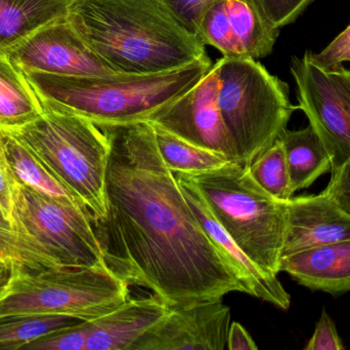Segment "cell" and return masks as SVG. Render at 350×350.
<instances>
[{
	"label": "cell",
	"mask_w": 350,
	"mask_h": 350,
	"mask_svg": "<svg viewBox=\"0 0 350 350\" xmlns=\"http://www.w3.org/2000/svg\"><path fill=\"white\" fill-rule=\"evenodd\" d=\"M107 215L94 222L109 268L170 308L244 293L158 149L150 121L102 125Z\"/></svg>",
	"instance_id": "1"
},
{
	"label": "cell",
	"mask_w": 350,
	"mask_h": 350,
	"mask_svg": "<svg viewBox=\"0 0 350 350\" xmlns=\"http://www.w3.org/2000/svg\"><path fill=\"white\" fill-rule=\"evenodd\" d=\"M67 20L115 73H160L208 58L161 0H73Z\"/></svg>",
	"instance_id": "2"
},
{
	"label": "cell",
	"mask_w": 350,
	"mask_h": 350,
	"mask_svg": "<svg viewBox=\"0 0 350 350\" xmlns=\"http://www.w3.org/2000/svg\"><path fill=\"white\" fill-rule=\"evenodd\" d=\"M211 67L208 57L160 73L24 74L42 104L77 113L102 127L151 121L195 86Z\"/></svg>",
	"instance_id": "3"
},
{
	"label": "cell",
	"mask_w": 350,
	"mask_h": 350,
	"mask_svg": "<svg viewBox=\"0 0 350 350\" xmlns=\"http://www.w3.org/2000/svg\"><path fill=\"white\" fill-rule=\"evenodd\" d=\"M175 175L197 189L218 223L255 264L269 275H279L287 226L286 201L261 188L249 166L228 162L210 172Z\"/></svg>",
	"instance_id": "4"
},
{
	"label": "cell",
	"mask_w": 350,
	"mask_h": 350,
	"mask_svg": "<svg viewBox=\"0 0 350 350\" xmlns=\"http://www.w3.org/2000/svg\"><path fill=\"white\" fill-rule=\"evenodd\" d=\"M40 116L12 131L47 170L88 208L94 222L107 215L106 177L110 143L86 117L43 104Z\"/></svg>",
	"instance_id": "5"
},
{
	"label": "cell",
	"mask_w": 350,
	"mask_h": 350,
	"mask_svg": "<svg viewBox=\"0 0 350 350\" xmlns=\"http://www.w3.org/2000/svg\"><path fill=\"white\" fill-rule=\"evenodd\" d=\"M216 66L218 105L237 162L250 166L279 139L298 107L290 101L289 86L257 60L224 57Z\"/></svg>",
	"instance_id": "6"
},
{
	"label": "cell",
	"mask_w": 350,
	"mask_h": 350,
	"mask_svg": "<svg viewBox=\"0 0 350 350\" xmlns=\"http://www.w3.org/2000/svg\"><path fill=\"white\" fill-rule=\"evenodd\" d=\"M131 286L108 265L12 273L0 294V316H67L92 321L129 296Z\"/></svg>",
	"instance_id": "7"
},
{
	"label": "cell",
	"mask_w": 350,
	"mask_h": 350,
	"mask_svg": "<svg viewBox=\"0 0 350 350\" xmlns=\"http://www.w3.org/2000/svg\"><path fill=\"white\" fill-rule=\"evenodd\" d=\"M10 227L43 268L106 266L88 210L16 181Z\"/></svg>",
	"instance_id": "8"
},
{
	"label": "cell",
	"mask_w": 350,
	"mask_h": 350,
	"mask_svg": "<svg viewBox=\"0 0 350 350\" xmlns=\"http://www.w3.org/2000/svg\"><path fill=\"white\" fill-rule=\"evenodd\" d=\"M298 109L318 134L331 158V175L350 156V70H326L304 57L292 58Z\"/></svg>",
	"instance_id": "9"
},
{
	"label": "cell",
	"mask_w": 350,
	"mask_h": 350,
	"mask_svg": "<svg viewBox=\"0 0 350 350\" xmlns=\"http://www.w3.org/2000/svg\"><path fill=\"white\" fill-rule=\"evenodd\" d=\"M279 33L258 0H217L204 14L198 37L224 58L257 60L271 53Z\"/></svg>",
	"instance_id": "10"
},
{
	"label": "cell",
	"mask_w": 350,
	"mask_h": 350,
	"mask_svg": "<svg viewBox=\"0 0 350 350\" xmlns=\"http://www.w3.org/2000/svg\"><path fill=\"white\" fill-rule=\"evenodd\" d=\"M4 53L24 73L59 76L115 73L86 45L67 18L42 27Z\"/></svg>",
	"instance_id": "11"
},
{
	"label": "cell",
	"mask_w": 350,
	"mask_h": 350,
	"mask_svg": "<svg viewBox=\"0 0 350 350\" xmlns=\"http://www.w3.org/2000/svg\"><path fill=\"white\" fill-rule=\"evenodd\" d=\"M218 88L215 64L195 86L150 121L189 143L237 162L236 149L218 105Z\"/></svg>",
	"instance_id": "12"
},
{
	"label": "cell",
	"mask_w": 350,
	"mask_h": 350,
	"mask_svg": "<svg viewBox=\"0 0 350 350\" xmlns=\"http://www.w3.org/2000/svg\"><path fill=\"white\" fill-rule=\"evenodd\" d=\"M230 324V308L221 300L170 308L131 350H224Z\"/></svg>",
	"instance_id": "13"
},
{
	"label": "cell",
	"mask_w": 350,
	"mask_h": 350,
	"mask_svg": "<svg viewBox=\"0 0 350 350\" xmlns=\"http://www.w3.org/2000/svg\"><path fill=\"white\" fill-rule=\"evenodd\" d=\"M175 177L198 221L238 277L244 293L269 302L280 310H289L291 297L284 289L278 275H269L255 264L218 223L197 189L178 175H175Z\"/></svg>",
	"instance_id": "14"
},
{
	"label": "cell",
	"mask_w": 350,
	"mask_h": 350,
	"mask_svg": "<svg viewBox=\"0 0 350 350\" xmlns=\"http://www.w3.org/2000/svg\"><path fill=\"white\" fill-rule=\"evenodd\" d=\"M287 226L282 256L350 240V214L324 193L286 201Z\"/></svg>",
	"instance_id": "15"
},
{
	"label": "cell",
	"mask_w": 350,
	"mask_h": 350,
	"mask_svg": "<svg viewBox=\"0 0 350 350\" xmlns=\"http://www.w3.org/2000/svg\"><path fill=\"white\" fill-rule=\"evenodd\" d=\"M157 296L131 298L104 316L90 321L85 350H131L170 310Z\"/></svg>",
	"instance_id": "16"
},
{
	"label": "cell",
	"mask_w": 350,
	"mask_h": 350,
	"mask_svg": "<svg viewBox=\"0 0 350 350\" xmlns=\"http://www.w3.org/2000/svg\"><path fill=\"white\" fill-rule=\"evenodd\" d=\"M282 271L312 291L332 296L350 293V240L283 257Z\"/></svg>",
	"instance_id": "17"
},
{
	"label": "cell",
	"mask_w": 350,
	"mask_h": 350,
	"mask_svg": "<svg viewBox=\"0 0 350 350\" xmlns=\"http://www.w3.org/2000/svg\"><path fill=\"white\" fill-rule=\"evenodd\" d=\"M73 0H0V53L67 18Z\"/></svg>",
	"instance_id": "18"
},
{
	"label": "cell",
	"mask_w": 350,
	"mask_h": 350,
	"mask_svg": "<svg viewBox=\"0 0 350 350\" xmlns=\"http://www.w3.org/2000/svg\"><path fill=\"white\" fill-rule=\"evenodd\" d=\"M0 147L18 182L51 199L88 210L12 131L4 127H0Z\"/></svg>",
	"instance_id": "19"
},
{
	"label": "cell",
	"mask_w": 350,
	"mask_h": 350,
	"mask_svg": "<svg viewBox=\"0 0 350 350\" xmlns=\"http://www.w3.org/2000/svg\"><path fill=\"white\" fill-rule=\"evenodd\" d=\"M279 139L285 148L293 193L331 172L330 155L312 125L297 131L286 129Z\"/></svg>",
	"instance_id": "20"
},
{
	"label": "cell",
	"mask_w": 350,
	"mask_h": 350,
	"mask_svg": "<svg viewBox=\"0 0 350 350\" xmlns=\"http://www.w3.org/2000/svg\"><path fill=\"white\" fill-rule=\"evenodd\" d=\"M42 102L24 72L0 53V127L16 129L40 116Z\"/></svg>",
	"instance_id": "21"
},
{
	"label": "cell",
	"mask_w": 350,
	"mask_h": 350,
	"mask_svg": "<svg viewBox=\"0 0 350 350\" xmlns=\"http://www.w3.org/2000/svg\"><path fill=\"white\" fill-rule=\"evenodd\" d=\"M151 123V121H150ZM155 131L158 149L166 166L174 173L199 174L217 170L230 160L226 155L189 143L151 123Z\"/></svg>",
	"instance_id": "22"
},
{
	"label": "cell",
	"mask_w": 350,
	"mask_h": 350,
	"mask_svg": "<svg viewBox=\"0 0 350 350\" xmlns=\"http://www.w3.org/2000/svg\"><path fill=\"white\" fill-rule=\"evenodd\" d=\"M83 322L67 316H0V350L24 349L37 339Z\"/></svg>",
	"instance_id": "23"
},
{
	"label": "cell",
	"mask_w": 350,
	"mask_h": 350,
	"mask_svg": "<svg viewBox=\"0 0 350 350\" xmlns=\"http://www.w3.org/2000/svg\"><path fill=\"white\" fill-rule=\"evenodd\" d=\"M251 176L269 195L282 201L293 197L283 142L278 139L249 166Z\"/></svg>",
	"instance_id": "24"
},
{
	"label": "cell",
	"mask_w": 350,
	"mask_h": 350,
	"mask_svg": "<svg viewBox=\"0 0 350 350\" xmlns=\"http://www.w3.org/2000/svg\"><path fill=\"white\" fill-rule=\"evenodd\" d=\"M0 261L12 273L27 271H41L43 268L31 254L16 232L0 215Z\"/></svg>",
	"instance_id": "25"
},
{
	"label": "cell",
	"mask_w": 350,
	"mask_h": 350,
	"mask_svg": "<svg viewBox=\"0 0 350 350\" xmlns=\"http://www.w3.org/2000/svg\"><path fill=\"white\" fill-rule=\"evenodd\" d=\"M90 334V321H85L77 326L37 339L24 349L85 350Z\"/></svg>",
	"instance_id": "26"
},
{
	"label": "cell",
	"mask_w": 350,
	"mask_h": 350,
	"mask_svg": "<svg viewBox=\"0 0 350 350\" xmlns=\"http://www.w3.org/2000/svg\"><path fill=\"white\" fill-rule=\"evenodd\" d=\"M191 34L198 36L202 18L217 0H161Z\"/></svg>",
	"instance_id": "27"
},
{
	"label": "cell",
	"mask_w": 350,
	"mask_h": 350,
	"mask_svg": "<svg viewBox=\"0 0 350 350\" xmlns=\"http://www.w3.org/2000/svg\"><path fill=\"white\" fill-rule=\"evenodd\" d=\"M310 61L326 70L337 69L350 62V25L331 41L321 53L306 51Z\"/></svg>",
	"instance_id": "28"
},
{
	"label": "cell",
	"mask_w": 350,
	"mask_h": 350,
	"mask_svg": "<svg viewBox=\"0 0 350 350\" xmlns=\"http://www.w3.org/2000/svg\"><path fill=\"white\" fill-rule=\"evenodd\" d=\"M267 18L278 28L295 22L314 0H258Z\"/></svg>",
	"instance_id": "29"
},
{
	"label": "cell",
	"mask_w": 350,
	"mask_h": 350,
	"mask_svg": "<svg viewBox=\"0 0 350 350\" xmlns=\"http://www.w3.org/2000/svg\"><path fill=\"white\" fill-rule=\"evenodd\" d=\"M306 350H343L342 339L337 332L336 325L326 310H323L314 335L304 347Z\"/></svg>",
	"instance_id": "30"
},
{
	"label": "cell",
	"mask_w": 350,
	"mask_h": 350,
	"mask_svg": "<svg viewBox=\"0 0 350 350\" xmlns=\"http://www.w3.org/2000/svg\"><path fill=\"white\" fill-rule=\"evenodd\" d=\"M322 193L350 214V156L335 174L331 175L330 182Z\"/></svg>",
	"instance_id": "31"
},
{
	"label": "cell",
	"mask_w": 350,
	"mask_h": 350,
	"mask_svg": "<svg viewBox=\"0 0 350 350\" xmlns=\"http://www.w3.org/2000/svg\"><path fill=\"white\" fill-rule=\"evenodd\" d=\"M16 178L12 175L3 151L0 147V215L10 223L12 207H14V191Z\"/></svg>",
	"instance_id": "32"
},
{
	"label": "cell",
	"mask_w": 350,
	"mask_h": 350,
	"mask_svg": "<svg viewBox=\"0 0 350 350\" xmlns=\"http://www.w3.org/2000/svg\"><path fill=\"white\" fill-rule=\"evenodd\" d=\"M226 349L230 350H257L255 341L248 331L237 322H232L228 329Z\"/></svg>",
	"instance_id": "33"
},
{
	"label": "cell",
	"mask_w": 350,
	"mask_h": 350,
	"mask_svg": "<svg viewBox=\"0 0 350 350\" xmlns=\"http://www.w3.org/2000/svg\"><path fill=\"white\" fill-rule=\"evenodd\" d=\"M10 275H12V271L6 266L4 263L0 261V294L3 291L5 286L8 285V281H10Z\"/></svg>",
	"instance_id": "34"
}]
</instances>
